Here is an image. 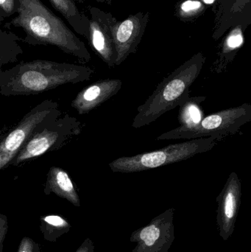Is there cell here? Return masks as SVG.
<instances>
[{"mask_svg": "<svg viewBox=\"0 0 251 252\" xmlns=\"http://www.w3.org/2000/svg\"><path fill=\"white\" fill-rule=\"evenodd\" d=\"M16 16L4 28H22L24 41L32 46H53L88 63L91 56L85 43L41 0H17Z\"/></svg>", "mask_w": 251, "mask_h": 252, "instance_id": "cell-1", "label": "cell"}, {"mask_svg": "<svg viewBox=\"0 0 251 252\" xmlns=\"http://www.w3.org/2000/svg\"><path fill=\"white\" fill-rule=\"evenodd\" d=\"M94 73V69L89 66L66 62H22L2 71L0 94L4 97L35 95L60 86L89 81Z\"/></svg>", "mask_w": 251, "mask_h": 252, "instance_id": "cell-2", "label": "cell"}, {"mask_svg": "<svg viewBox=\"0 0 251 252\" xmlns=\"http://www.w3.org/2000/svg\"><path fill=\"white\" fill-rule=\"evenodd\" d=\"M205 62L204 55L197 53L164 78L153 94L139 106L133 127L140 128L150 125L167 112L181 106L190 97V87L200 75Z\"/></svg>", "mask_w": 251, "mask_h": 252, "instance_id": "cell-3", "label": "cell"}, {"mask_svg": "<svg viewBox=\"0 0 251 252\" xmlns=\"http://www.w3.org/2000/svg\"><path fill=\"white\" fill-rule=\"evenodd\" d=\"M220 141L206 137L171 144L165 148L131 157H122L109 164L113 173H134L179 162L211 151Z\"/></svg>", "mask_w": 251, "mask_h": 252, "instance_id": "cell-4", "label": "cell"}, {"mask_svg": "<svg viewBox=\"0 0 251 252\" xmlns=\"http://www.w3.org/2000/svg\"><path fill=\"white\" fill-rule=\"evenodd\" d=\"M251 121V105L245 103L237 107L228 108L205 116L200 124L193 128L178 126L156 138L157 140L197 139L212 137L223 140L240 131Z\"/></svg>", "mask_w": 251, "mask_h": 252, "instance_id": "cell-5", "label": "cell"}, {"mask_svg": "<svg viewBox=\"0 0 251 252\" xmlns=\"http://www.w3.org/2000/svg\"><path fill=\"white\" fill-rule=\"evenodd\" d=\"M82 124L69 114L60 115L37 130L12 160L10 166L18 167L47 153L57 151L78 136Z\"/></svg>", "mask_w": 251, "mask_h": 252, "instance_id": "cell-6", "label": "cell"}, {"mask_svg": "<svg viewBox=\"0 0 251 252\" xmlns=\"http://www.w3.org/2000/svg\"><path fill=\"white\" fill-rule=\"evenodd\" d=\"M62 115L59 104L53 100L41 102L28 112L17 125L0 136V173L37 130Z\"/></svg>", "mask_w": 251, "mask_h": 252, "instance_id": "cell-7", "label": "cell"}, {"mask_svg": "<svg viewBox=\"0 0 251 252\" xmlns=\"http://www.w3.org/2000/svg\"><path fill=\"white\" fill-rule=\"evenodd\" d=\"M89 10V33L88 41L94 53L109 68L116 66V50L113 38V27L116 19L110 12L96 7Z\"/></svg>", "mask_w": 251, "mask_h": 252, "instance_id": "cell-8", "label": "cell"}, {"mask_svg": "<svg viewBox=\"0 0 251 252\" xmlns=\"http://www.w3.org/2000/svg\"><path fill=\"white\" fill-rule=\"evenodd\" d=\"M173 215L174 209H169L133 233L131 241L137 243L133 252H167L175 238Z\"/></svg>", "mask_w": 251, "mask_h": 252, "instance_id": "cell-9", "label": "cell"}, {"mask_svg": "<svg viewBox=\"0 0 251 252\" xmlns=\"http://www.w3.org/2000/svg\"><path fill=\"white\" fill-rule=\"evenodd\" d=\"M149 19V12L140 11L130 15L124 20L115 22L113 38L116 54V66L122 64L130 55L137 51Z\"/></svg>", "mask_w": 251, "mask_h": 252, "instance_id": "cell-10", "label": "cell"}, {"mask_svg": "<svg viewBox=\"0 0 251 252\" xmlns=\"http://www.w3.org/2000/svg\"><path fill=\"white\" fill-rule=\"evenodd\" d=\"M241 181L237 173L232 172L217 198L218 204L217 222L221 238L225 241L234 232L236 219L241 204Z\"/></svg>", "mask_w": 251, "mask_h": 252, "instance_id": "cell-11", "label": "cell"}, {"mask_svg": "<svg viewBox=\"0 0 251 252\" xmlns=\"http://www.w3.org/2000/svg\"><path fill=\"white\" fill-rule=\"evenodd\" d=\"M122 87L120 79L100 80L81 90L72 100L71 106L79 115H86L116 95Z\"/></svg>", "mask_w": 251, "mask_h": 252, "instance_id": "cell-12", "label": "cell"}, {"mask_svg": "<svg viewBox=\"0 0 251 252\" xmlns=\"http://www.w3.org/2000/svg\"><path fill=\"white\" fill-rule=\"evenodd\" d=\"M244 25L237 24L225 37L217 54L218 57L212 63V71L214 73L225 72L228 65L234 61L236 55L244 44Z\"/></svg>", "mask_w": 251, "mask_h": 252, "instance_id": "cell-13", "label": "cell"}, {"mask_svg": "<svg viewBox=\"0 0 251 252\" xmlns=\"http://www.w3.org/2000/svg\"><path fill=\"white\" fill-rule=\"evenodd\" d=\"M53 7L59 12L73 31L88 39L89 18L80 11L74 0H49Z\"/></svg>", "mask_w": 251, "mask_h": 252, "instance_id": "cell-14", "label": "cell"}, {"mask_svg": "<svg viewBox=\"0 0 251 252\" xmlns=\"http://www.w3.org/2000/svg\"><path fill=\"white\" fill-rule=\"evenodd\" d=\"M46 190L53 191L70 200L72 202L79 203L75 185L69 175L61 167H51L47 172Z\"/></svg>", "mask_w": 251, "mask_h": 252, "instance_id": "cell-15", "label": "cell"}, {"mask_svg": "<svg viewBox=\"0 0 251 252\" xmlns=\"http://www.w3.org/2000/svg\"><path fill=\"white\" fill-rule=\"evenodd\" d=\"M20 38L5 29H0V76L4 65L15 63L24 53Z\"/></svg>", "mask_w": 251, "mask_h": 252, "instance_id": "cell-16", "label": "cell"}, {"mask_svg": "<svg viewBox=\"0 0 251 252\" xmlns=\"http://www.w3.org/2000/svg\"><path fill=\"white\" fill-rule=\"evenodd\" d=\"M205 100L204 96L190 97L179 106L178 122L181 127L193 128L200 124L205 117L200 105Z\"/></svg>", "mask_w": 251, "mask_h": 252, "instance_id": "cell-17", "label": "cell"}, {"mask_svg": "<svg viewBox=\"0 0 251 252\" xmlns=\"http://www.w3.org/2000/svg\"><path fill=\"white\" fill-rule=\"evenodd\" d=\"M206 6L200 0H184L176 6L175 15L183 22H192L203 14Z\"/></svg>", "mask_w": 251, "mask_h": 252, "instance_id": "cell-18", "label": "cell"}, {"mask_svg": "<svg viewBox=\"0 0 251 252\" xmlns=\"http://www.w3.org/2000/svg\"><path fill=\"white\" fill-rule=\"evenodd\" d=\"M17 0H0V19L1 21L17 12Z\"/></svg>", "mask_w": 251, "mask_h": 252, "instance_id": "cell-19", "label": "cell"}, {"mask_svg": "<svg viewBox=\"0 0 251 252\" xmlns=\"http://www.w3.org/2000/svg\"><path fill=\"white\" fill-rule=\"evenodd\" d=\"M44 220L53 226H61V225L65 224L63 219H60L58 216H48V217L45 218Z\"/></svg>", "mask_w": 251, "mask_h": 252, "instance_id": "cell-20", "label": "cell"}, {"mask_svg": "<svg viewBox=\"0 0 251 252\" xmlns=\"http://www.w3.org/2000/svg\"><path fill=\"white\" fill-rule=\"evenodd\" d=\"M200 1H201L207 7V6L212 5V4H215L217 0H200Z\"/></svg>", "mask_w": 251, "mask_h": 252, "instance_id": "cell-21", "label": "cell"}, {"mask_svg": "<svg viewBox=\"0 0 251 252\" xmlns=\"http://www.w3.org/2000/svg\"><path fill=\"white\" fill-rule=\"evenodd\" d=\"M96 1L99 3H106L108 4H112V0H95Z\"/></svg>", "mask_w": 251, "mask_h": 252, "instance_id": "cell-22", "label": "cell"}, {"mask_svg": "<svg viewBox=\"0 0 251 252\" xmlns=\"http://www.w3.org/2000/svg\"><path fill=\"white\" fill-rule=\"evenodd\" d=\"M75 1H78V2L81 3V4H83L84 2V0H74Z\"/></svg>", "mask_w": 251, "mask_h": 252, "instance_id": "cell-23", "label": "cell"}, {"mask_svg": "<svg viewBox=\"0 0 251 252\" xmlns=\"http://www.w3.org/2000/svg\"><path fill=\"white\" fill-rule=\"evenodd\" d=\"M2 22V21L1 20V19H0V22Z\"/></svg>", "mask_w": 251, "mask_h": 252, "instance_id": "cell-24", "label": "cell"}, {"mask_svg": "<svg viewBox=\"0 0 251 252\" xmlns=\"http://www.w3.org/2000/svg\"></svg>", "mask_w": 251, "mask_h": 252, "instance_id": "cell-25", "label": "cell"}]
</instances>
